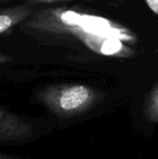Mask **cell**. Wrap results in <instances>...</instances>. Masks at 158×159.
Listing matches in <instances>:
<instances>
[{"instance_id": "cell-10", "label": "cell", "mask_w": 158, "mask_h": 159, "mask_svg": "<svg viewBox=\"0 0 158 159\" xmlns=\"http://www.w3.org/2000/svg\"><path fill=\"white\" fill-rule=\"evenodd\" d=\"M17 0H0V4H4V3H8V2H14Z\"/></svg>"}, {"instance_id": "cell-8", "label": "cell", "mask_w": 158, "mask_h": 159, "mask_svg": "<svg viewBox=\"0 0 158 159\" xmlns=\"http://www.w3.org/2000/svg\"><path fill=\"white\" fill-rule=\"evenodd\" d=\"M28 2L31 3H40V4H48V3H55V2H60V1H65V0H27Z\"/></svg>"}, {"instance_id": "cell-2", "label": "cell", "mask_w": 158, "mask_h": 159, "mask_svg": "<svg viewBox=\"0 0 158 159\" xmlns=\"http://www.w3.org/2000/svg\"><path fill=\"white\" fill-rule=\"evenodd\" d=\"M37 99L56 116L69 118L88 110L96 102L97 93L83 84L55 85L42 89Z\"/></svg>"}, {"instance_id": "cell-5", "label": "cell", "mask_w": 158, "mask_h": 159, "mask_svg": "<svg viewBox=\"0 0 158 159\" xmlns=\"http://www.w3.org/2000/svg\"><path fill=\"white\" fill-rule=\"evenodd\" d=\"M145 117L152 123H158V83L151 90L146 101Z\"/></svg>"}, {"instance_id": "cell-6", "label": "cell", "mask_w": 158, "mask_h": 159, "mask_svg": "<svg viewBox=\"0 0 158 159\" xmlns=\"http://www.w3.org/2000/svg\"><path fill=\"white\" fill-rule=\"evenodd\" d=\"M148 7L156 15H158V0H145Z\"/></svg>"}, {"instance_id": "cell-7", "label": "cell", "mask_w": 158, "mask_h": 159, "mask_svg": "<svg viewBox=\"0 0 158 159\" xmlns=\"http://www.w3.org/2000/svg\"><path fill=\"white\" fill-rule=\"evenodd\" d=\"M12 61V57L7 53L0 51V64H7Z\"/></svg>"}, {"instance_id": "cell-1", "label": "cell", "mask_w": 158, "mask_h": 159, "mask_svg": "<svg viewBox=\"0 0 158 159\" xmlns=\"http://www.w3.org/2000/svg\"><path fill=\"white\" fill-rule=\"evenodd\" d=\"M20 27L33 35L73 34L92 51L105 56L129 57L133 54L122 42L133 38L129 31L102 17L82 15L69 9L48 8L33 12Z\"/></svg>"}, {"instance_id": "cell-3", "label": "cell", "mask_w": 158, "mask_h": 159, "mask_svg": "<svg viewBox=\"0 0 158 159\" xmlns=\"http://www.w3.org/2000/svg\"><path fill=\"white\" fill-rule=\"evenodd\" d=\"M33 134L34 128L24 117L0 108V143H20L31 139Z\"/></svg>"}, {"instance_id": "cell-4", "label": "cell", "mask_w": 158, "mask_h": 159, "mask_svg": "<svg viewBox=\"0 0 158 159\" xmlns=\"http://www.w3.org/2000/svg\"><path fill=\"white\" fill-rule=\"evenodd\" d=\"M33 8L27 4L15 5L0 9V35L10 33L33 14Z\"/></svg>"}, {"instance_id": "cell-9", "label": "cell", "mask_w": 158, "mask_h": 159, "mask_svg": "<svg viewBox=\"0 0 158 159\" xmlns=\"http://www.w3.org/2000/svg\"><path fill=\"white\" fill-rule=\"evenodd\" d=\"M15 158H18V157H16V156H11V155H7V154L0 153V159H15Z\"/></svg>"}]
</instances>
